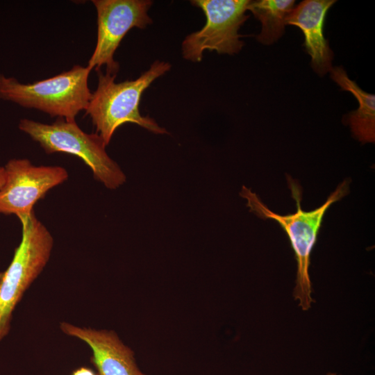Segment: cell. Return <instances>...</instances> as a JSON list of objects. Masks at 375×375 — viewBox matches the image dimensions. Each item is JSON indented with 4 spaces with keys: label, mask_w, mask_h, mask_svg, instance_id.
Here are the masks:
<instances>
[{
    "label": "cell",
    "mask_w": 375,
    "mask_h": 375,
    "mask_svg": "<svg viewBox=\"0 0 375 375\" xmlns=\"http://www.w3.org/2000/svg\"><path fill=\"white\" fill-rule=\"evenodd\" d=\"M334 0H304L294 7L286 18V24L299 27L304 35V47L311 58V66L320 76L333 67V52L324 38L326 13Z\"/></svg>",
    "instance_id": "obj_10"
},
{
    "label": "cell",
    "mask_w": 375,
    "mask_h": 375,
    "mask_svg": "<svg viewBox=\"0 0 375 375\" xmlns=\"http://www.w3.org/2000/svg\"><path fill=\"white\" fill-rule=\"evenodd\" d=\"M171 67L167 62L156 60L138 78L120 83L115 81L117 75L97 71V88L92 93L85 111L106 146L117 128L127 122L136 124L156 134L167 133L153 118L142 115L139 105L145 90L169 71Z\"/></svg>",
    "instance_id": "obj_1"
},
{
    "label": "cell",
    "mask_w": 375,
    "mask_h": 375,
    "mask_svg": "<svg viewBox=\"0 0 375 375\" xmlns=\"http://www.w3.org/2000/svg\"><path fill=\"white\" fill-rule=\"evenodd\" d=\"M6 180L0 188V213L28 216L35 203L69 176L60 166H35L28 159H11L5 166Z\"/></svg>",
    "instance_id": "obj_8"
},
{
    "label": "cell",
    "mask_w": 375,
    "mask_h": 375,
    "mask_svg": "<svg viewBox=\"0 0 375 375\" xmlns=\"http://www.w3.org/2000/svg\"><path fill=\"white\" fill-rule=\"evenodd\" d=\"M63 333L86 343L92 352L91 362L98 375H146L138 367L131 349L113 331L79 327L62 322Z\"/></svg>",
    "instance_id": "obj_9"
},
{
    "label": "cell",
    "mask_w": 375,
    "mask_h": 375,
    "mask_svg": "<svg viewBox=\"0 0 375 375\" xmlns=\"http://www.w3.org/2000/svg\"><path fill=\"white\" fill-rule=\"evenodd\" d=\"M294 0L249 1L247 10L261 22L260 33L256 38L263 44L276 42L284 33L286 18L294 8Z\"/></svg>",
    "instance_id": "obj_12"
},
{
    "label": "cell",
    "mask_w": 375,
    "mask_h": 375,
    "mask_svg": "<svg viewBox=\"0 0 375 375\" xmlns=\"http://www.w3.org/2000/svg\"><path fill=\"white\" fill-rule=\"evenodd\" d=\"M331 77L342 90L356 97L358 108L346 117L353 136L362 143L375 141V96L362 90L356 82L348 76L342 67H332Z\"/></svg>",
    "instance_id": "obj_11"
},
{
    "label": "cell",
    "mask_w": 375,
    "mask_h": 375,
    "mask_svg": "<svg viewBox=\"0 0 375 375\" xmlns=\"http://www.w3.org/2000/svg\"><path fill=\"white\" fill-rule=\"evenodd\" d=\"M289 183L297 207V212L293 214L281 215L272 211L256 193L245 186H242L240 195L247 200V206L251 212L262 219H272L277 222L287 233L297 262L294 297L302 310H307L313 302L308 273L310 253L326 210L347 194L349 182L344 181L341 183L321 206L311 211L302 210L299 188L292 181Z\"/></svg>",
    "instance_id": "obj_2"
},
{
    "label": "cell",
    "mask_w": 375,
    "mask_h": 375,
    "mask_svg": "<svg viewBox=\"0 0 375 375\" xmlns=\"http://www.w3.org/2000/svg\"><path fill=\"white\" fill-rule=\"evenodd\" d=\"M249 0H194L191 3L201 9L206 24L185 37L181 51L184 59L199 62L206 50L219 54L238 53L244 43L238 33L249 15L246 14Z\"/></svg>",
    "instance_id": "obj_6"
},
{
    "label": "cell",
    "mask_w": 375,
    "mask_h": 375,
    "mask_svg": "<svg viewBox=\"0 0 375 375\" xmlns=\"http://www.w3.org/2000/svg\"><path fill=\"white\" fill-rule=\"evenodd\" d=\"M6 180L5 168L0 166V188L3 185Z\"/></svg>",
    "instance_id": "obj_14"
},
{
    "label": "cell",
    "mask_w": 375,
    "mask_h": 375,
    "mask_svg": "<svg viewBox=\"0 0 375 375\" xmlns=\"http://www.w3.org/2000/svg\"><path fill=\"white\" fill-rule=\"evenodd\" d=\"M326 375H339V374H336L335 372H328V373L326 374Z\"/></svg>",
    "instance_id": "obj_15"
},
{
    "label": "cell",
    "mask_w": 375,
    "mask_h": 375,
    "mask_svg": "<svg viewBox=\"0 0 375 375\" xmlns=\"http://www.w3.org/2000/svg\"><path fill=\"white\" fill-rule=\"evenodd\" d=\"M97 15V38L88 67L97 72L105 65L106 73L117 75L119 65L114 54L133 28H145L152 23L148 12L150 0H93Z\"/></svg>",
    "instance_id": "obj_7"
},
{
    "label": "cell",
    "mask_w": 375,
    "mask_h": 375,
    "mask_svg": "<svg viewBox=\"0 0 375 375\" xmlns=\"http://www.w3.org/2000/svg\"><path fill=\"white\" fill-rule=\"evenodd\" d=\"M91 70L79 65L53 77L22 84L15 78L0 75V99L12 101L67 121H75L85 110L92 92L88 87Z\"/></svg>",
    "instance_id": "obj_3"
},
{
    "label": "cell",
    "mask_w": 375,
    "mask_h": 375,
    "mask_svg": "<svg viewBox=\"0 0 375 375\" xmlns=\"http://www.w3.org/2000/svg\"><path fill=\"white\" fill-rule=\"evenodd\" d=\"M19 128L38 142L47 154L62 152L79 157L106 188L115 190L126 182L125 174L108 155L103 139L97 133L84 132L76 121L58 118L47 124L22 119Z\"/></svg>",
    "instance_id": "obj_4"
},
{
    "label": "cell",
    "mask_w": 375,
    "mask_h": 375,
    "mask_svg": "<svg viewBox=\"0 0 375 375\" xmlns=\"http://www.w3.org/2000/svg\"><path fill=\"white\" fill-rule=\"evenodd\" d=\"M22 236L8 268L0 272V341L10 331L12 312L47 264L53 238L33 211L19 219Z\"/></svg>",
    "instance_id": "obj_5"
},
{
    "label": "cell",
    "mask_w": 375,
    "mask_h": 375,
    "mask_svg": "<svg viewBox=\"0 0 375 375\" xmlns=\"http://www.w3.org/2000/svg\"><path fill=\"white\" fill-rule=\"evenodd\" d=\"M72 375H98L90 368L82 367L73 372Z\"/></svg>",
    "instance_id": "obj_13"
}]
</instances>
